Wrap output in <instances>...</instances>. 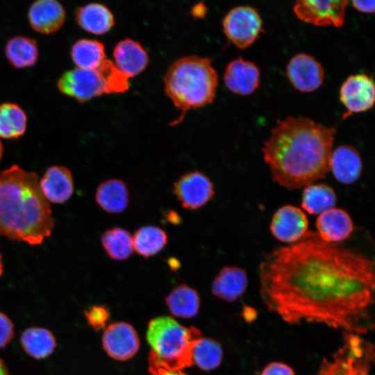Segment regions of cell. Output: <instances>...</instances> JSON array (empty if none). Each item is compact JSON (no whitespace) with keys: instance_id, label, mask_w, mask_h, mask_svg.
Instances as JSON below:
<instances>
[{"instance_id":"5","label":"cell","mask_w":375,"mask_h":375,"mask_svg":"<svg viewBox=\"0 0 375 375\" xmlns=\"http://www.w3.org/2000/svg\"><path fill=\"white\" fill-rule=\"evenodd\" d=\"M201 338L198 328L183 326L171 317L152 319L147 331V340L153 351L150 367L179 371L191 366L192 348Z\"/></svg>"},{"instance_id":"41","label":"cell","mask_w":375,"mask_h":375,"mask_svg":"<svg viewBox=\"0 0 375 375\" xmlns=\"http://www.w3.org/2000/svg\"><path fill=\"white\" fill-rule=\"evenodd\" d=\"M3 263H2L1 254V252H0V276H1V274L3 273Z\"/></svg>"},{"instance_id":"18","label":"cell","mask_w":375,"mask_h":375,"mask_svg":"<svg viewBox=\"0 0 375 375\" xmlns=\"http://www.w3.org/2000/svg\"><path fill=\"white\" fill-rule=\"evenodd\" d=\"M65 10L56 0H38L29 7L28 19L36 31L49 34L60 28L65 20Z\"/></svg>"},{"instance_id":"33","label":"cell","mask_w":375,"mask_h":375,"mask_svg":"<svg viewBox=\"0 0 375 375\" xmlns=\"http://www.w3.org/2000/svg\"><path fill=\"white\" fill-rule=\"evenodd\" d=\"M98 68L103 76L109 94L128 90V78L110 60L106 59Z\"/></svg>"},{"instance_id":"17","label":"cell","mask_w":375,"mask_h":375,"mask_svg":"<svg viewBox=\"0 0 375 375\" xmlns=\"http://www.w3.org/2000/svg\"><path fill=\"white\" fill-rule=\"evenodd\" d=\"M315 225L320 238L333 244L346 240L353 231V223L350 215L346 210L337 208L319 214Z\"/></svg>"},{"instance_id":"19","label":"cell","mask_w":375,"mask_h":375,"mask_svg":"<svg viewBox=\"0 0 375 375\" xmlns=\"http://www.w3.org/2000/svg\"><path fill=\"white\" fill-rule=\"evenodd\" d=\"M329 165L335 179L346 185L355 183L360 178L362 169L358 151L347 144L340 145L332 151Z\"/></svg>"},{"instance_id":"3","label":"cell","mask_w":375,"mask_h":375,"mask_svg":"<svg viewBox=\"0 0 375 375\" xmlns=\"http://www.w3.org/2000/svg\"><path fill=\"white\" fill-rule=\"evenodd\" d=\"M54 227L38 174L17 165L0 172V235L40 245Z\"/></svg>"},{"instance_id":"6","label":"cell","mask_w":375,"mask_h":375,"mask_svg":"<svg viewBox=\"0 0 375 375\" xmlns=\"http://www.w3.org/2000/svg\"><path fill=\"white\" fill-rule=\"evenodd\" d=\"M339 348L324 358L313 375H373L374 346L355 333H342Z\"/></svg>"},{"instance_id":"14","label":"cell","mask_w":375,"mask_h":375,"mask_svg":"<svg viewBox=\"0 0 375 375\" xmlns=\"http://www.w3.org/2000/svg\"><path fill=\"white\" fill-rule=\"evenodd\" d=\"M287 76L292 85L301 92H312L324 82L322 65L312 56L299 53L293 56L286 67Z\"/></svg>"},{"instance_id":"38","label":"cell","mask_w":375,"mask_h":375,"mask_svg":"<svg viewBox=\"0 0 375 375\" xmlns=\"http://www.w3.org/2000/svg\"><path fill=\"white\" fill-rule=\"evenodd\" d=\"M153 375H187L179 371L168 370L162 367H151Z\"/></svg>"},{"instance_id":"35","label":"cell","mask_w":375,"mask_h":375,"mask_svg":"<svg viewBox=\"0 0 375 375\" xmlns=\"http://www.w3.org/2000/svg\"><path fill=\"white\" fill-rule=\"evenodd\" d=\"M14 333L12 322L5 313L0 312V349L10 343Z\"/></svg>"},{"instance_id":"12","label":"cell","mask_w":375,"mask_h":375,"mask_svg":"<svg viewBox=\"0 0 375 375\" xmlns=\"http://www.w3.org/2000/svg\"><path fill=\"white\" fill-rule=\"evenodd\" d=\"M140 339L134 327L127 322L110 324L102 336V346L112 358L124 361L132 358L140 348Z\"/></svg>"},{"instance_id":"1","label":"cell","mask_w":375,"mask_h":375,"mask_svg":"<svg viewBox=\"0 0 375 375\" xmlns=\"http://www.w3.org/2000/svg\"><path fill=\"white\" fill-rule=\"evenodd\" d=\"M259 294L269 312L290 325L319 324L360 335L374 328V262L308 231L265 254Z\"/></svg>"},{"instance_id":"15","label":"cell","mask_w":375,"mask_h":375,"mask_svg":"<svg viewBox=\"0 0 375 375\" xmlns=\"http://www.w3.org/2000/svg\"><path fill=\"white\" fill-rule=\"evenodd\" d=\"M39 185L48 202L56 204L69 200L74 190L72 172L62 165H53L47 168L39 180Z\"/></svg>"},{"instance_id":"24","label":"cell","mask_w":375,"mask_h":375,"mask_svg":"<svg viewBox=\"0 0 375 375\" xmlns=\"http://www.w3.org/2000/svg\"><path fill=\"white\" fill-rule=\"evenodd\" d=\"M169 312L184 319L194 317L199 310L200 297L193 288L185 284L175 286L165 299Z\"/></svg>"},{"instance_id":"27","label":"cell","mask_w":375,"mask_h":375,"mask_svg":"<svg viewBox=\"0 0 375 375\" xmlns=\"http://www.w3.org/2000/svg\"><path fill=\"white\" fill-rule=\"evenodd\" d=\"M5 53L12 66L24 68L35 64L38 57V47L33 38L17 35L6 43Z\"/></svg>"},{"instance_id":"10","label":"cell","mask_w":375,"mask_h":375,"mask_svg":"<svg viewBox=\"0 0 375 375\" xmlns=\"http://www.w3.org/2000/svg\"><path fill=\"white\" fill-rule=\"evenodd\" d=\"M347 1H297L293 10L303 22L316 26H342L345 21Z\"/></svg>"},{"instance_id":"2","label":"cell","mask_w":375,"mask_h":375,"mask_svg":"<svg viewBox=\"0 0 375 375\" xmlns=\"http://www.w3.org/2000/svg\"><path fill=\"white\" fill-rule=\"evenodd\" d=\"M335 133L336 127L307 117L278 121L262 148L273 181L292 190L325 178L330 171Z\"/></svg>"},{"instance_id":"42","label":"cell","mask_w":375,"mask_h":375,"mask_svg":"<svg viewBox=\"0 0 375 375\" xmlns=\"http://www.w3.org/2000/svg\"><path fill=\"white\" fill-rule=\"evenodd\" d=\"M3 145H2L1 142L0 141V161H1V160L2 158V156H3Z\"/></svg>"},{"instance_id":"29","label":"cell","mask_w":375,"mask_h":375,"mask_svg":"<svg viewBox=\"0 0 375 375\" xmlns=\"http://www.w3.org/2000/svg\"><path fill=\"white\" fill-rule=\"evenodd\" d=\"M101 242L107 256L115 260H124L133 253V235L122 227H112L101 235Z\"/></svg>"},{"instance_id":"20","label":"cell","mask_w":375,"mask_h":375,"mask_svg":"<svg viewBox=\"0 0 375 375\" xmlns=\"http://www.w3.org/2000/svg\"><path fill=\"white\" fill-rule=\"evenodd\" d=\"M248 287L246 271L236 266L222 267L213 279L211 291L217 298L233 302L241 297Z\"/></svg>"},{"instance_id":"9","label":"cell","mask_w":375,"mask_h":375,"mask_svg":"<svg viewBox=\"0 0 375 375\" xmlns=\"http://www.w3.org/2000/svg\"><path fill=\"white\" fill-rule=\"evenodd\" d=\"M174 194L181 206L196 210L205 206L215 195L212 182L199 171H192L181 176L174 183Z\"/></svg>"},{"instance_id":"26","label":"cell","mask_w":375,"mask_h":375,"mask_svg":"<svg viewBox=\"0 0 375 375\" xmlns=\"http://www.w3.org/2000/svg\"><path fill=\"white\" fill-rule=\"evenodd\" d=\"M337 201L332 187L325 183H313L304 188L301 208L311 215H319L334 208Z\"/></svg>"},{"instance_id":"28","label":"cell","mask_w":375,"mask_h":375,"mask_svg":"<svg viewBox=\"0 0 375 375\" xmlns=\"http://www.w3.org/2000/svg\"><path fill=\"white\" fill-rule=\"evenodd\" d=\"M168 236L156 226H144L137 229L133 235L134 250L145 258L160 252L167 244Z\"/></svg>"},{"instance_id":"37","label":"cell","mask_w":375,"mask_h":375,"mask_svg":"<svg viewBox=\"0 0 375 375\" xmlns=\"http://www.w3.org/2000/svg\"><path fill=\"white\" fill-rule=\"evenodd\" d=\"M351 3L353 6L360 12L365 13H371L374 12V1H352Z\"/></svg>"},{"instance_id":"8","label":"cell","mask_w":375,"mask_h":375,"mask_svg":"<svg viewBox=\"0 0 375 375\" xmlns=\"http://www.w3.org/2000/svg\"><path fill=\"white\" fill-rule=\"evenodd\" d=\"M59 90L80 102L109 94L103 74L99 68L94 69L74 68L65 72L58 80Z\"/></svg>"},{"instance_id":"16","label":"cell","mask_w":375,"mask_h":375,"mask_svg":"<svg viewBox=\"0 0 375 375\" xmlns=\"http://www.w3.org/2000/svg\"><path fill=\"white\" fill-rule=\"evenodd\" d=\"M224 79L226 86L231 92L249 95L259 85L260 71L255 63L239 57L227 65Z\"/></svg>"},{"instance_id":"22","label":"cell","mask_w":375,"mask_h":375,"mask_svg":"<svg viewBox=\"0 0 375 375\" xmlns=\"http://www.w3.org/2000/svg\"><path fill=\"white\" fill-rule=\"evenodd\" d=\"M95 200L99 206L108 213H120L124 211L129 201L128 188L120 179L111 178L102 182L95 193Z\"/></svg>"},{"instance_id":"4","label":"cell","mask_w":375,"mask_h":375,"mask_svg":"<svg viewBox=\"0 0 375 375\" xmlns=\"http://www.w3.org/2000/svg\"><path fill=\"white\" fill-rule=\"evenodd\" d=\"M165 91L181 115L180 122L191 108L210 103L215 96L217 75L208 58L183 57L168 68L164 78Z\"/></svg>"},{"instance_id":"11","label":"cell","mask_w":375,"mask_h":375,"mask_svg":"<svg viewBox=\"0 0 375 375\" xmlns=\"http://www.w3.org/2000/svg\"><path fill=\"white\" fill-rule=\"evenodd\" d=\"M340 99L347 111L343 118L370 109L375 101L372 79L365 74L349 76L340 88Z\"/></svg>"},{"instance_id":"13","label":"cell","mask_w":375,"mask_h":375,"mask_svg":"<svg viewBox=\"0 0 375 375\" xmlns=\"http://www.w3.org/2000/svg\"><path fill=\"white\" fill-rule=\"evenodd\" d=\"M306 215L299 208L290 204L280 207L274 213L270 231L278 240L288 244L299 241L308 231Z\"/></svg>"},{"instance_id":"39","label":"cell","mask_w":375,"mask_h":375,"mask_svg":"<svg viewBox=\"0 0 375 375\" xmlns=\"http://www.w3.org/2000/svg\"><path fill=\"white\" fill-rule=\"evenodd\" d=\"M165 217L167 218L168 222L173 224L178 223L181 220L178 215L176 212L172 211L168 212Z\"/></svg>"},{"instance_id":"21","label":"cell","mask_w":375,"mask_h":375,"mask_svg":"<svg viewBox=\"0 0 375 375\" xmlns=\"http://www.w3.org/2000/svg\"><path fill=\"white\" fill-rule=\"evenodd\" d=\"M115 65L128 77L142 72L147 66L149 56L141 44L130 38L119 41L113 51Z\"/></svg>"},{"instance_id":"34","label":"cell","mask_w":375,"mask_h":375,"mask_svg":"<svg viewBox=\"0 0 375 375\" xmlns=\"http://www.w3.org/2000/svg\"><path fill=\"white\" fill-rule=\"evenodd\" d=\"M85 315L92 328L99 331L105 326L109 317V312L103 306H93L85 310Z\"/></svg>"},{"instance_id":"32","label":"cell","mask_w":375,"mask_h":375,"mask_svg":"<svg viewBox=\"0 0 375 375\" xmlns=\"http://www.w3.org/2000/svg\"><path fill=\"white\" fill-rule=\"evenodd\" d=\"M193 363L205 371L217 368L223 359V349L216 340L201 338L194 345L192 350Z\"/></svg>"},{"instance_id":"23","label":"cell","mask_w":375,"mask_h":375,"mask_svg":"<svg viewBox=\"0 0 375 375\" xmlns=\"http://www.w3.org/2000/svg\"><path fill=\"white\" fill-rule=\"evenodd\" d=\"M76 19L82 28L97 35L107 33L115 24L111 11L99 3H90L79 7L76 12Z\"/></svg>"},{"instance_id":"36","label":"cell","mask_w":375,"mask_h":375,"mask_svg":"<svg viewBox=\"0 0 375 375\" xmlns=\"http://www.w3.org/2000/svg\"><path fill=\"white\" fill-rule=\"evenodd\" d=\"M260 375H295L293 369L282 362H272L267 365Z\"/></svg>"},{"instance_id":"7","label":"cell","mask_w":375,"mask_h":375,"mask_svg":"<svg viewBox=\"0 0 375 375\" xmlns=\"http://www.w3.org/2000/svg\"><path fill=\"white\" fill-rule=\"evenodd\" d=\"M262 23L258 11L247 6L233 8L222 22L225 35L240 49H245L255 42L262 31Z\"/></svg>"},{"instance_id":"31","label":"cell","mask_w":375,"mask_h":375,"mask_svg":"<svg viewBox=\"0 0 375 375\" xmlns=\"http://www.w3.org/2000/svg\"><path fill=\"white\" fill-rule=\"evenodd\" d=\"M27 117L24 110L14 103L0 105V138L17 139L26 129Z\"/></svg>"},{"instance_id":"25","label":"cell","mask_w":375,"mask_h":375,"mask_svg":"<svg viewBox=\"0 0 375 375\" xmlns=\"http://www.w3.org/2000/svg\"><path fill=\"white\" fill-rule=\"evenodd\" d=\"M24 351L35 359H44L53 353L56 347V340L52 332L42 327L25 329L20 337Z\"/></svg>"},{"instance_id":"30","label":"cell","mask_w":375,"mask_h":375,"mask_svg":"<svg viewBox=\"0 0 375 375\" xmlns=\"http://www.w3.org/2000/svg\"><path fill=\"white\" fill-rule=\"evenodd\" d=\"M71 56L78 68L94 69L106 60L104 46L96 40L81 39L72 46Z\"/></svg>"},{"instance_id":"40","label":"cell","mask_w":375,"mask_h":375,"mask_svg":"<svg viewBox=\"0 0 375 375\" xmlns=\"http://www.w3.org/2000/svg\"><path fill=\"white\" fill-rule=\"evenodd\" d=\"M0 375H8V369L1 359H0Z\"/></svg>"}]
</instances>
